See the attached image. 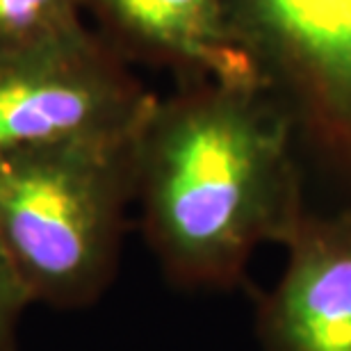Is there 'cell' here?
I'll return each instance as SVG.
<instances>
[{"mask_svg": "<svg viewBox=\"0 0 351 351\" xmlns=\"http://www.w3.org/2000/svg\"><path fill=\"white\" fill-rule=\"evenodd\" d=\"M96 32L125 62L167 66L178 82L274 89L230 0H85Z\"/></svg>", "mask_w": 351, "mask_h": 351, "instance_id": "obj_5", "label": "cell"}, {"mask_svg": "<svg viewBox=\"0 0 351 351\" xmlns=\"http://www.w3.org/2000/svg\"><path fill=\"white\" fill-rule=\"evenodd\" d=\"M267 78L315 139L351 167V0H230Z\"/></svg>", "mask_w": 351, "mask_h": 351, "instance_id": "obj_4", "label": "cell"}, {"mask_svg": "<svg viewBox=\"0 0 351 351\" xmlns=\"http://www.w3.org/2000/svg\"><path fill=\"white\" fill-rule=\"evenodd\" d=\"M137 137L0 153V247L32 301L89 306L112 283Z\"/></svg>", "mask_w": 351, "mask_h": 351, "instance_id": "obj_2", "label": "cell"}, {"mask_svg": "<svg viewBox=\"0 0 351 351\" xmlns=\"http://www.w3.org/2000/svg\"><path fill=\"white\" fill-rule=\"evenodd\" d=\"M274 89L178 82L156 98L135 146V201L167 276L226 287L306 215L290 119Z\"/></svg>", "mask_w": 351, "mask_h": 351, "instance_id": "obj_1", "label": "cell"}, {"mask_svg": "<svg viewBox=\"0 0 351 351\" xmlns=\"http://www.w3.org/2000/svg\"><path fill=\"white\" fill-rule=\"evenodd\" d=\"M285 249V269L256 315L263 349L351 351V210L306 213Z\"/></svg>", "mask_w": 351, "mask_h": 351, "instance_id": "obj_6", "label": "cell"}, {"mask_svg": "<svg viewBox=\"0 0 351 351\" xmlns=\"http://www.w3.org/2000/svg\"><path fill=\"white\" fill-rule=\"evenodd\" d=\"M27 304H32L30 294L0 247V351L16 349L19 324Z\"/></svg>", "mask_w": 351, "mask_h": 351, "instance_id": "obj_8", "label": "cell"}, {"mask_svg": "<svg viewBox=\"0 0 351 351\" xmlns=\"http://www.w3.org/2000/svg\"><path fill=\"white\" fill-rule=\"evenodd\" d=\"M82 14L85 0H0V55L80 32Z\"/></svg>", "mask_w": 351, "mask_h": 351, "instance_id": "obj_7", "label": "cell"}, {"mask_svg": "<svg viewBox=\"0 0 351 351\" xmlns=\"http://www.w3.org/2000/svg\"><path fill=\"white\" fill-rule=\"evenodd\" d=\"M156 103L91 27L0 55V153L139 135Z\"/></svg>", "mask_w": 351, "mask_h": 351, "instance_id": "obj_3", "label": "cell"}]
</instances>
